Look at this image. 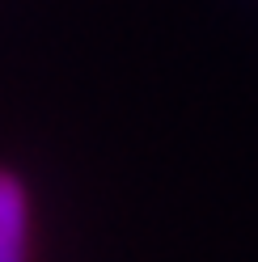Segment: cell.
<instances>
[{"label":"cell","mask_w":258,"mask_h":262,"mask_svg":"<svg viewBox=\"0 0 258 262\" xmlns=\"http://www.w3.org/2000/svg\"><path fill=\"white\" fill-rule=\"evenodd\" d=\"M26 241H30L26 190L13 173H0V262H26Z\"/></svg>","instance_id":"obj_1"}]
</instances>
